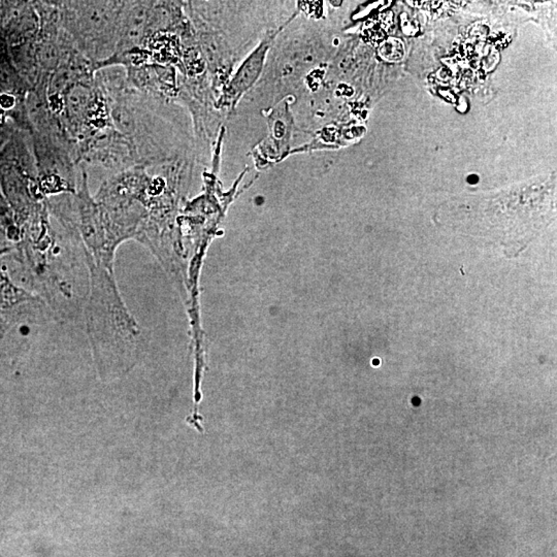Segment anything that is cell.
<instances>
[{
    "mask_svg": "<svg viewBox=\"0 0 557 557\" xmlns=\"http://www.w3.org/2000/svg\"><path fill=\"white\" fill-rule=\"evenodd\" d=\"M6 255L17 270L6 275L43 299L55 320L83 319L89 270L77 227L57 223L48 208Z\"/></svg>",
    "mask_w": 557,
    "mask_h": 557,
    "instance_id": "obj_1",
    "label": "cell"
},
{
    "mask_svg": "<svg viewBox=\"0 0 557 557\" xmlns=\"http://www.w3.org/2000/svg\"><path fill=\"white\" fill-rule=\"evenodd\" d=\"M86 260L89 290L83 320L98 375L103 381H113L137 364L142 332L121 295L115 270Z\"/></svg>",
    "mask_w": 557,
    "mask_h": 557,
    "instance_id": "obj_2",
    "label": "cell"
},
{
    "mask_svg": "<svg viewBox=\"0 0 557 557\" xmlns=\"http://www.w3.org/2000/svg\"><path fill=\"white\" fill-rule=\"evenodd\" d=\"M52 320L43 299L0 270V379L19 370L41 329Z\"/></svg>",
    "mask_w": 557,
    "mask_h": 557,
    "instance_id": "obj_3",
    "label": "cell"
},
{
    "mask_svg": "<svg viewBox=\"0 0 557 557\" xmlns=\"http://www.w3.org/2000/svg\"><path fill=\"white\" fill-rule=\"evenodd\" d=\"M77 164L103 167L114 174L137 165L134 144L111 126L78 143Z\"/></svg>",
    "mask_w": 557,
    "mask_h": 557,
    "instance_id": "obj_4",
    "label": "cell"
},
{
    "mask_svg": "<svg viewBox=\"0 0 557 557\" xmlns=\"http://www.w3.org/2000/svg\"><path fill=\"white\" fill-rule=\"evenodd\" d=\"M276 34H272V36L265 38L263 43L259 45L255 52L240 66V70L233 77V81L230 82L228 88H227L226 95H224L223 100L226 105H235L238 100H240V96L246 92L248 89L256 81L259 73H260L261 68H262L265 55H267L268 47H270V43H272Z\"/></svg>",
    "mask_w": 557,
    "mask_h": 557,
    "instance_id": "obj_5",
    "label": "cell"
},
{
    "mask_svg": "<svg viewBox=\"0 0 557 557\" xmlns=\"http://www.w3.org/2000/svg\"><path fill=\"white\" fill-rule=\"evenodd\" d=\"M16 105V97L11 94L2 93L0 94V107L4 111L6 110L13 109Z\"/></svg>",
    "mask_w": 557,
    "mask_h": 557,
    "instance_id": "obj_6",
    "label": "cell"
},
{
    "mask_svg": "<svg viewBox=\"0 0 557 557\" xmlns=\"http://www.w3.org/2000/svg\"><path fill=\"white\" fill-rule=\"evenodd\" d=\"M4 118H6V112L0 107V125H2L4 122Z\"/></svg>",
    "mask_w": 557,
    "mask_h": 557,
    "instance_id": "obj_7",
    "label": "cell"
}]
</instances>
